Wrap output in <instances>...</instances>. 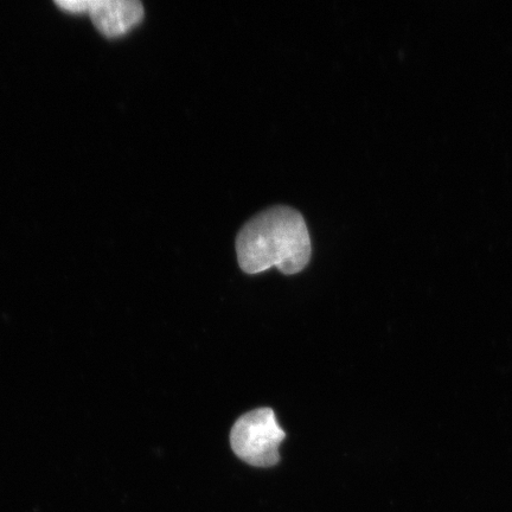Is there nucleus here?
<instances>
[{
    "label": "nucleus",
    "mask_w": 512,
    "mask_h": 512,
    "mask_svg": "<svg viewBox=\"0 0 512 512\" xmlns=\"http://www.w3.org/2000/svg\"><path fill=\"white\" fill-rule=\"evenodd\" d=\"M241 270L258 274L277 267L286 275L309 264L312 245L304 217L290 207H273L249 220L236 238Z\"/></svg>",
    "instance_id": "obj_1"
},
{
    "label": "nucleus",
    "mask_w": 512,
    "mask_h": 512,
    "mask_svg": "<svg viewBox=\"0 0 512 512\" xmlns=\"http://www.w3.org/2000/svg\"><path fill=\"white\" fill-rule=\"evenodd\" d=\"M286 433L271 408L242 415L230 432V445L243 462L255 467H272L280 462L279 446Z\"/></svg>",
    "instance_id": "obj_2"
},
{
    "label": "nucleus",
    "mask_w": 512,
    "mask_h": 512,
    "mask_svg": "<svg viewBox=\"0 0 512 512\" xmlns=\"http://www.w3.org/2000/svg\"><path fill=\"white\" fill-rule=\"evenodd\" d=\"M88 14L102 35L115 38L143 21L144 6L139 0H91Z\"/></svg>",
    "instance_id": "obj_3"
},
{
    "label": "nucleus",
    "mask_w": 512,
    "mask_h": 512,
    "mask_svg": "<svg viewBox=\"0 0 512 512\" xmlns=\"http://www.w3.org/2000/svg\"><path fill=\"white\" fill-rule=\"evenodd\" d=\"M56 5L73 14H85L91 6V0H59V2L56 0Z\"/></svg>",
    "instance_id": "obj_4"
}]
</instances>
